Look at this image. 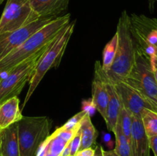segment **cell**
Here are the masks:
<instances>
[{
  "mask_svg": "<svg viewBox=\"0 0 157 156\" xmlns=\"http://www.w3.org/2000/svg\"><path fill=\"white\" fill-rule=\"evenodd\" d=\"M71 15L57 17L29 37L21 46L0 60V74L7 73L18 64L48 45L70 23Z\"/></svg>",
  "mask_w": 157,
  "mask_h": 156,
  "instance_id": "cell-1",
  "label": "cell"
},
{
  "mask_svg": "<svg viewBox=\"0 0 157 156\" xmlns=\"http://www.w3.org/2000/svg\"><path fill=\"white\" fill-rule=\"evenodd\" d=\"M116 34L117 35L116 55L110 70L105 71L112 81L124 80L130 73L135 61L136 46L132 32V21L127 11L121 13Z\"/></svg>",
  "mask_w": 157,
  "mask_h": 156,
  "instance_id": "cell-2",
  "label": "cell"
},
{
  "mask_svg": "<svg viewBox=\"0 0 157 156\" xmlns=\"http://www.w3.org/2000/svg\"><path fill=\"white\" fill-rule=\"evenodd\" d=\"M52 121L48 116H24L17 122L20 156H37L48 137Z\"/></svg>",
  "mask_w": 157,
  "mask_h": 156,
  "instance_id": "cell-3",
  "label": "cell"
},
{
  "mask_svg": "<svg viewBox=\"0 0 157 156\" xmlns=\"http://www.w3.org/2000/svg\"><path fill=\"white\" fill-rule=\"evenodd\" d=\"M74 28H75L74 22H70L67 25H66L58 34V36L55 38V40L51 43L48 48L42 54L35 68L34 75L29 81V90L22 105V108L25 106L26 103L33 94L34 91L36 90L38 84H40L46 73L52 67L59 65L67 44L70 41L71 37L73 34Z\"/></svg>",
  "mask_w": 157,
  "mask_h": 156,
  "instance_id": "cell-4",
  "label": "cell"
},
{
  "mask_svg": "<svg viewBox=\"0 0 157 156\" xmlns=\"http://www.w3.org/2000/svg\"><path fill=\"white\" fill-rule=\"evenodd\" d=\"M139 92L157 111V84L150 55L144 49L137 48L133 65L124 80Z\"/></svg>",
  "mask_w": 157,
  "mask_h": 156,
  "instance_id": "cell-5",
  "label": "cell"
},
{
  "mask_svg": "<svg viewBox=\"0 0 157 156\" xmlns=\"http://www.w3.org/2000/svg\"><path fill=\"white\" fill-rule=\"evenodd\" d=\"M51 43L20 63L2 77L0 80V104L20 94L25 84L32 79L41 56L48 48Z\"/></svg>",
  "mask_w": 157,
  "mask_h": 156,
  "instance_id": "cell-6",
  "label": "cell"
},
{
  "mask_svg": "<svg viewBox=\"0 0 157 156\" xmlns=\"http://www.w3.org/2000/svg\"><path fill=\"white\" fill-rule=\"evenodd\" d=\"M39 18L29 0H7L0 18V34L25 27Z\"/></svg>",
  "mask_w": 157,
  "mask_h": 156,
  "instance_id": "cell-7",
  "label": "cell"
},
{
  "mask_svg": "<svg viewBox=\"0 0 157 156\" xmlns=\"http://www.w3.org/2000/svg\"><path fill=\"white\" fill-rule=\"evenodd\" d=\"M55 17L39 18L21 28L0 34V60L21 46L35 32L53 21Z\"/></svg>",
  "mask_w": 157,
  "mask_h": 156,
  "instance_id": "cell-8",
  "label": "cell"
},
{
  "mask_svg": "<svg viewBox=\"0 0 157 156\" xmlns=\"http://www.w3.org/2000/svg\"><path fill=\"white\" fill-rule=\"evenodd\" d=\"M110 81L114 86L121 105L129 110L133 116L140 117L143 111L146 109L157 112L156 108L152 104L128 84L123 80Z\"/></svg>",
  "mask_w": 157,
  "mask_h": 156,
  "instance_id": "cell-9",
  "label": "cell"
},
{
  "mask_svg": "<svg viewBox=\"0 0 157 156\" xmlns=\"http://www.w3.org/2000/svg\"><path fill=\"white\" fill-rule=\"evenodd\" d=\"M79 128L68 129L64 125L58 128L41 144L37 156H61L64 148Z\"/></svg>",
  "mask_w": 157,
  "mask_h": 156,
  "instance_id": "cell-10",
  "label": "cell"
},
{
  "mask_svg": "<svg viewBox=\"0 0 157 156\" xmlns=\"http://www.w3.org/2000/svg\"><path fill=\"white\" fill-rule=\"evenodd\" d=\"M91 101L96 110L106 119L107 107L108 103V93L105 81V71L103 70L102 64L100 61L95 63L94 76L92 82Z\"/></svg>",
  "mask_w": 157,
  "mask_h": 156,
  "instance_id": "cell-11",
  "label": "cell"
},
{
  "mask_svg": "<svg viewBox=\"0 0 157 156\" xmlns=\"http://www.w3.org/2000/svg\"><path fill=\"white\" fill-rule=\"evenodd\" d=\"M130 148L132 156H150L149 139L144 128L141 117L133 115Z\"/></svg>",
  "mask_w": 157,
  "mask_h": 156,
  "instance_id": "cell-12",
  "label": "cell"
},
{
  "mask_svg": "<svg viewBox=\"0 0 157 156\" xmlns=\"http://www.w3.org/2000/svg\"><path fill=\"white\" fill-rule=\"evenodd\" d=\"M105 81L107 86V93H108V103L107 107V114L104 121L107 124L108 130L113 132L119 116L120 110L121 107V102L118 96L113 83L110 81L105 72Z\"/></svg>",
  "mask_w": 157,
  "mask_h": 156,
  "instance_id": "cell-13",
  "label": "cell"
},
{
  "mask_svg": "<svg viewBox=\"0 0 157 156\" xmlns=\"http://www.w3.org/2000/svg\"><path fill=\"white\" fill-rule=\"evenodd\" d=\"M19 102L18 96H15L0 104V130L16 123L23 117Z\"/></svg>",
  "mask_w": 157,
  "mask_h": 156,
  "instance_id": "cell-14",
  "label": "cell"
},
{
  "mask_svg": "<svg viewBox=\"0 0 157 156\" xmlns=\"http://www.w3.org/2000/svg\"><path fill=\"white\" fill-rule=\"evenodd\" d=\"M0 154L2 156H20L17 122L0 130Z\"/></svg>",
  "mask_w": 157,
  "mask_h": 156,
  "instance_id": "cell-15",
  "label": "cell"
},
{
  "mask_svg": "<svg viewBox=\"0 0 157 156\" xmlns=\"http://www.w3.org/2000/svg\"><path fill=\"white\" fill-rule=\"evenodd\" d=\"M40 18L55 17L67 9L69 0H29Z\"/></svg>",
  "mask_w": 157,
  "mask_h": 156,
  "instance_id": "cell-16",
  "label": "cell"
},
{
  "mask_svg": "<svg viewBox=\"0 0 157 156\" xmlns=\"http://www.w3.org/2000/svg\"><path fill=\"white\" fill-rule=\"evenodd\" d=\"M79 129L81 134V143L79 150L93 146L98 137V132L92 123L90 116L88 113L81 119Z\"/></svg>",
  "mask_w": 157,
  "mask_h": 156,
  "instance_id": "cell-17",
  "label": "cell"
},
{
  "mask_svg": "<svg viewBox=\"0 0 157 156\" xmlns=\"http://www.w3.org/2000/svg\"><path fill=\"white\" fill-rule=\"evenodd\" d=\"M113 132L115 135V140H116V146H115V151L117 153L119 156H132L131 155V148L130 143L127 139L124 134L123 133L121 127L117 122Z\"/></svg>",
  "mask_w": 157,
  "mask_h": 156,
  "instance_id": "cell-18",
  "label": "cell"
},
{
  "mask_svg": "<svg viewBox=\"0 0 157 156\" xmlns=\"http://www.w3.org/2000/svg\"><path fill=\"white\" fill-rule=\"evenodd\" d=\"M144 128L149 137L157 135V112L146 109L141 114Z\"/></svg>",
  "mask_w": 157,
  "mask_h": 156,
  "instance_id": "cell-19",
  "label": "cell"
},
{
  "mask_svg": "<svg viewBox=\"0 0 157 156\" xmlns=\"http://www.w3.org/2000/svg\"><path fill=\"white\" fill-rule=\"evenodd\" d=\"M117 47V35L115 33L113 38L106 44L103 51L102 68L104 71H108L114 60Z\"/></svg>",
  "mask_w": 157,
  "mask_h": 156,
  "instance_id": "cell-20",
  "label": "cell"
},
{
  "mask_svg": "<svg viewBox=\"0 0 157 156\" xmlns=\"http://www.w3.org/2000/svg\"><path fill=\"white\" fill-rule=\"evenodd\" d=\"M117 122L121 125L123 133L127 137V139H128L130 143L132 123H133V114L129 110L124 108L122 105H121Z\"/></svg>",
  "mask_w": 157,
  "mask_h": 156,
  "instance_id": "cell-21",
  "label": "cell"
},
{
  "mask_svg": "<svg viewBox=\"0 0 157 156\" xmlns=\"http://www.w3.org/2000/svg\"><path fill=\"white\" fill-rule=\"evenodd\" d=\"M81 143V134L80 129L77 132L70 141V148H71V156H75V154L79 151Z\"/></svg>",
  "mask_w": 157,
  "mask_h": 156,
  "instance_id": "cell-22",
  "label": "cell"
},
{
  "mask_svg": "<svg viewBox=\"0 0 157 156\" xmlns=\"http://www.w3.org/2000/svg\"><path fill=\"white\" fill-rule=\"evenodd\" d=\"M145 43L147 47L146 49H150L157 54V35L154 29H153L146 38Z\"/></svg>",
  "mask_w": 157,
  "mask_h": 156,
  "instance_id": "cell-23",
  "label": "cell"
},
{
  "mask_svg": "<svg viewBox=\"0 0 157 156\" xmlns=\"http://www.w3.org/2000/svg\"><path fill=\"white\" fill-rule=\"evenodd\" d=\"M82 109H83L82 110L87 112L90 116H91V115L94 113V112L96 110L94 106L93 103H92L91 99L84 101L82 103Z\"/></svg>",
  "mask_w": 157,
  "mask_h": 156,
  "instance_id": "cell-24",
  "label": "cell"
},
{
  "mask_svg": "<svg viewBox=\"0 0 157 156\" xmlns=\"http://www.w3.org/2000/svg\"><path fill=\"white\" fill-rule=\"evenodd\" d=\"M95 154V149L92 147L87 148H84V149L79 150L75 156H94Z\"/></svg>",
  "mask_w": 157,
  "mask_h": 156,
  "instance_id": "cell-25",
  "label": "cell"
},
{
  "mask_svg": "<svg viewBox=\"0 0 157 156\" xmlns=\"http://www.w3.org/2000/svg\"><path fill=\"white\" fill-rule=\"evenodd\" d=\"M148 139L150 148L153 151L154 156H157V135L149 137Z\"/></svg>",
  "mask_w": 157,
  "mask_h": 156,
  "instance_id": "cell-26",
  "label": "cell"
},
{
  "mask_svg": "<svg viewBox=\"0 0 157 156\" xmlns=\"http://www.w3.org/2000/svg\"><path fill=\"white\" fill-rule=\"evenodd\" d=\"M148 54L150 57V59H151V64H152V67H153V71L154 73L155 79H156V84H157V58L155 55V54L153 52H149Z\"/></svg>",
  "mask_w": 157,
  "mask_h": 156,
  "instance_id": "cell-27",
  "label": "cell"
},
{
  "mask_svg": "<svg viewBox=\"0 0 157 156\" xmlns=\"http://www.w3.org/2000/svg\"><path fill=\"white\" fill-rule=\"evenodd\" d=\"M101 156H119L117 153L115 151V150H110V151H105L103 149L102 147H101Z\"/></svg>",
  "mask_w": 157,
  "mask_h": 156,
  "instance_id": "cell-28",
  "label": "cell"
},
{
  "mask_svg": "<svg viewBox=\"0 0 157 156\" xmlns=\"http://www.w3.org/2000/svg\"><path fill=\"white\" fill-rule=\"evenodd\" d=\"M69 142L67 144L65 148H64L61 156H71V148H70V144H69Z\"/></svg>",
  "mask_w": 157,
  "mask_h": 156,
  "instance_id": "cell-29",
  "label": "cell"
},
{
  "mask_svg": "<svg viewBox=\"0 0 157 156\" xmlns=\"http://www.w3.org/2000/svg\"><path fill=\"white\" fill-rule=\"evenodd\" d=\"M94 156H101V147L100 148H97L95 149V154Z\"/></svg>",
  "mask_w": 157,
  "mask_h": 156,
  "instance_id": "cell-30",
  "label": "cell"
},
{
  "mask_svg": "<svg viewBox=\"0 0 157 156\" xmlns=\"http://www.w3.org/2000/svg\"><path fill=\"white\" fill-rule=\"evenodd\" d=\"M148 50H150V51H149V52H153V53L155 54V55H156V58H157V54L156 53V52H154V51H153V50H150V49H148Z\"/></svg>",
  "mask_w": 157,
  "mask_h": 156,
  "instance_id": "cell-31",
  "label": "cell"
},
{
  "mask_svg": "<svg viewBox=\"0 0 157 156\" xmlns=\"http://www.w3.org/2000/svg\"><path fill=\"white\" fill-rule=\"evenodd\" d=\"M156 26H157V24H156ZM154 30H155V32H156V35H157V27L156 28H154Z\"/></svg>",
  "mask_w": 157,
  "mask_h": 156,
  "instance_id": "cell-32",
  "label": "cell"
},
{
  "mask_svg": "<svg viewBox=\"0 0 157 156\" xmlns=\"http://www.w3.org/2000/svg\"><path fill=\"white\" fill-rule=\"evenodd\" d=\"M3 2H4V0H0V5H1Z\"/></svg>",
  "mask_w": 157,
  "mask_h": 156,
  "instance_id": "cell-33",
  "label": "cell"
},
{
  "mask_svg": "<svg viewBox=\"0 0 157 156\" xmlns=\"http://www.w3.org/2000/svg\"><path fill=\"white\" fill-rule=\"evenodd\" d=\"M2 75H1V74H0V80H1V79H2Z\"/></svg>",
  "mask_w": 157,
  "mask_h": 156,
  "instance_id": "cell-34",
  "label": "cell"
},
{
  "mask_svg": "<svg viewBox=\"0 0 157 156\" xmlns=\"http://www.w3.org/2000/svg\"><path fill=\"white\" fill-rule=\"evenodd\" d=\"M0 156H2V155H1V154H0Z\"/></svg>",
  "mask_w": 157,
  "mask_h": 156,
  "instance_id": "cell-35",
  "label": "cell"
}]
</instances>
